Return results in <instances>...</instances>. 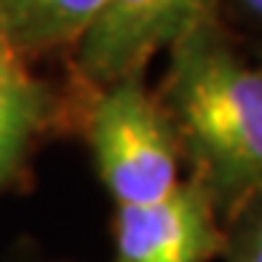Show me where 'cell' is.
Listing matches in <instances>:
<instances>
[{
  "mask_svg": "<svg viewBox=\"0 0 262 262\" xmlns=\"http://www.w3.org/2000/svg\"><path fill=\"white\" fill-rule=\"evenodd\" d=\"M225 246L217 206L198 177L152 204L118 206L115 262H209Z\"/></svg>",
  "mask_w": 262,
  "mask_h": 262,
  "instance_id": "4",
  "label": "cell"
},
{
  "mask_svg": "<svg viewBox=\"0 0 262 262\" xmlns=\"http://www.w3.org/2000/svg\"><path fill=\"white\" fill-rule=\"evenodd\" d=\"M244 6L252 11L254 16H262V0H244Z\"/></svg>",
  "mask_w": 262,
  "mask_h": 262,
  "instance_id": "10",
  "label": "cell"
},
{
  "mask_svg": "<svg viewBox=\"0 0 262 262\" xmlns=\"http://www.w3.org/2000/svg\"><path fill=\"white\" fill-rule=\"evenodd\" d=\"M11 59H19V56H16L14 49L8 46L6 35H3V27H0V62H11ZM21 62H25V59H21Z\"/></svg>",
  "mask_w": 262,
  "mask_h": 262,
  "instance_id": "9",
  "label": "cell"
},
{
  "mask_svg": "<svg viewBox=\"0 0 262 262\" xmlns=\"http://www.w3.org/2000/svg\"><path fill=\"white\" fill-rule=\"evenodd\" d=\"M235 217H238V238L262 246V193H257L252 201H246Z\"/></svg>",
  "mask_w": 262,
  "mask_h": 262,
  "instance_id": "7",
  "label": "cell"
},
{
  "mask_svg": "<svg viewBox=\"0 0 262 262\" xmlns=\"http://www.w3.org/2000/svg\"><path fill=\"white\" fill-rule=\"evenodd\" d=\"M225 254L230 257V262H262V246L241 241V238H228Z\"/></svg>",
  "mask_w": 262,
  "mask_h": 262,
  "instance_id": "8",
  "label": "cell"
},
{
  "mask_svg": "<svg viewBox=\"0 0 262 262\" xmlns=\"http://www.w3.org/2000/svg\"><path fill=\"white\" fill-rule=\"evenodd\" d=\"M211 14H217L214 0H104L75 46V75L94 91L145 73L147 59Z\"/></svg>",
  "mask_w": 262,
  "mask_h": 262,
  "instance_id": "3",
  "label": "cell"
},
{
  "mask_svg": "<svg viewBox=\"0 0 262 262\" xmlns=\"http://www.w3.org/2000/svg\"><path fill=\"white\" fill-rule=\"evenodd\" d=\"M59 99L21 59L0 62V190L14 185L38 139L56 123Z\"/></svg>",
  "mask_w": 262,
  "mask_h": 262,
  "instance_id": "5",
  "label": "cell"
},
{
  "mask_svg": "<svg viewBox=\"0 0 262 262\" xmlns=\"http://www.w3.org/2000/svg\"><path fill=\"white\" fill-rule=\"evenodd\" d=\"M169 51L158 102L193 177L233 220L262 193V73L235 54L217 14L185 30Z\"/></svg>",
  "mask_w": 262,
  "mask_h": 262,
  "instance_id": "1",
  "label": "cell"
},
{
  "mask_svg": "<svg viewBox=\"0 0 262 262\" xmlns=\"http://www.w3.org/2000/svg\"><path fill=\"white\" fill-rule=\"evenodd\" d=\"M89 142L97 171L118 206L152 204L180 185V147L145 73L94 89Z\"/></svg>",
  "mask_w": 262,
  "mask_h": 262,
  "instance_id": "2",
  "label": "cell"
},
{
  "mask_svg": "<svg viewBox=\"0 0 262 262\" xmlns=\"http://www.w3.org/2000/svg\"><path fill=\"white\" fill-rule=\"evenodd\" d=\"M104 0H0V27L19 59L78 46Z\"/></svg>",
  "mask_w": 262,
  "mask_h": 262,
  "instance_id": "6",
  "label": "cell"
}]
</instances>
